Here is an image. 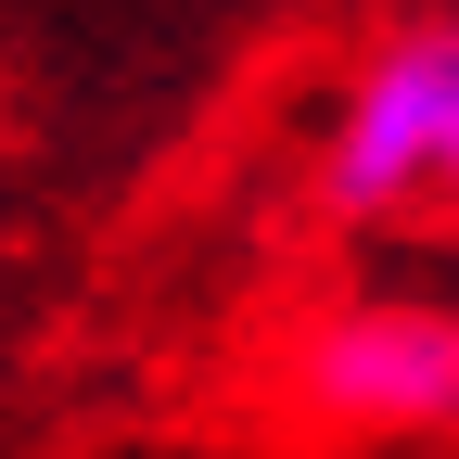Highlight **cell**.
Segmentation results:
<instances>
[{"label":"cell","instance_id":"obj_2","mask_svg":"<svg viewBox=\"0 0 459 459\" xmlns=\"http://www.w3.org/2000/svg\"><path fill=\"white\" fill-rule=\"evenodd\" d=\"M294 395L332 434L459 446V307L446 294H344L294 332Z\"/></svg>","mask_w":459,"mask_h":459},{"label":"cell","instance_id":"obj_1","mask_svg":"<svg viewBox=\"0 0 459 459\" xmlns=\"http://www.w3.org/2000/svg\"><path fill=\"white\" fill-rule=\"evenodd\" d=\"M319 204L332 217L459 204V13H409L358 51L319 128Z\"/></svg>","mask_w":459,"mask_h":459}]
</instances>
